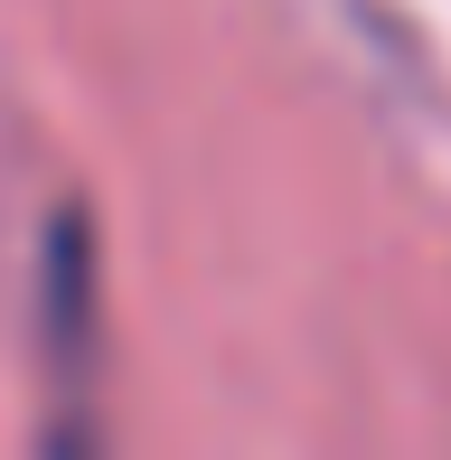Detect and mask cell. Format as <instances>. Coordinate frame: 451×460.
Instances as JSON below:
<instances>
[{"label": "cell", "mask_w": 451, "mask_h": 460, "mask_svg": "<svg viewBox=\"0 0 451 460\" xmlns=\"http://www.w3.org/2000/svg\"><path fill=\"white\" fill-rule=\"evenodd\" d=\"M38 310H48V394L66 404V432H57V451L66 460H94V235H85V217H57L48 226V282H38Z\"/></svg>", "instance_id": "1"}]
</instances>
